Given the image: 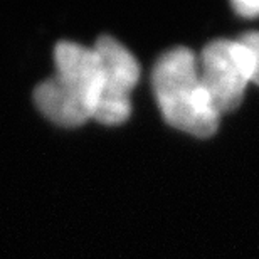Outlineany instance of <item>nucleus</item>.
Masks as SVG:
<instances>
[{"label": "nucleus", "instance_id": "obj_5", "mask_svg": "<svg viewBox=\"0 0 259 259\" xmlns=\"http://www.w3.org/2000/svg\"><path fill=\"white\" fill-rule=\"evenodd\" d=\"M239 40L249 49L252 56V77L251 82L259 84V32H247L241 35Z\"/></svg>", "mask_w": 259, "mask_h": 259}, {"label": "nucleus", "instance_id": "obj_3", "mask_svg": "<svg viewBox=\"0 0 259 259\" xmlns=\"http://www.w3.org/2000/svg\"><path fill=\"white\" fill-rule=\"evenodd\" d=\"M199 76L221 116L241 105L252 77V56L239 39L212 40L202 51Z\"/></svg>", "mask_w": 259, "mask_h": 259}, {"label": "nucleus", "instance_id": "obj_4", "mask_svg": "<svg viewBox=\"0 0 259 259\" xmlns=\"http://www.w3.org/2000/svg\"><path fill=\"white\" fill-rule=\"evenodd\" d=\"M95 53L100 61V93L93 120L103 125H121L132 113V95L140 77V66L133 54L113 37H100Z\"/></svg>", "mask_w": 259, "mask_h": 259}, {"label": "nucleus", "instance_id": "obj_2", "mask_svg": "<svg viewBox=\"0 0 259 259\" xmlns=\"http://www.w3.org/2000/svg\"><path fill=\"white\" fill-rule=\"evenodd\" d=\"M153 91L172 126L202 138L217 130L221 116L202 86L199 63L190 49L175 48L160 56L153 69Z\"/></svg>", "mask_w": 259, "mask_h": 259}, {"label": "nucleus", "instance_id": "obj_1", "mask_svg": "<svg viewBox=\"0 0 259 259\" xmlns=\"http://www.w3.org/2000/svg\"><path fill=\"white\" fill-rule=\"evenodd\" d=\"M56 74L34 90L42 115L61 126H79L95 116L100 93V61L95 49L63 40L54 51Z\"/></svg>", "mask_w": 259, "mask_h": 259}, {"label": "nucleus", "instance_id": "obj_6", "mask_svg": "<svg viewBox=\"0 0 259 259\" xmlns=\"http://www.w3.org/2000/svg\"><path fill=\"white\" fill-rule=\"evenodd\" d=\"M232 7L242 17L254 19L259 15V0H236Z\"/></svg>", "mask_w": 259, "mask_h": 259}]
</instances>
